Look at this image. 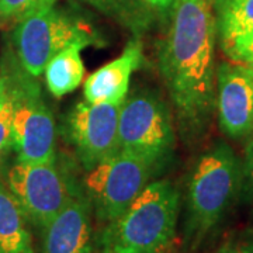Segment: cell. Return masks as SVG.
<instances>
[{
    "label": "cell",
    "instance_id": "6da1fadb",
    "mask_svg": "<svg viewBox=\"0 0 253 253\" xmlns=\"http://www.w3.org/2000/svg\"><path fill=\"white\" fill-rule=\"evenodd\" d=\"M217 26L211 0H174L158 65L184 139H199L215 111Z\"/></svg>",
    "mask_w": 253,
    "mask_h": 253
},
{
    "label": "cell",
    "instance_id": "7a4b0ae2",
    "mask_svg": "<svg viewBox=\"0 0 253 253\" xmlns=\"http://www.w3.org/2000/svg\"><path fill=\"white\" fill-rule=\"evenodd\" d=\"M181 194L169 179L148 183L136 199L106 224L101 253H168L177 235Z\"/></svg>",
    "mask_w": 253,
    "mask_h": 253
},
{
    "label": "cell",
    "instance_id": "3957f363",
    "mask_svg": "<svg viewBox=\"0 0 253 253\" xmlns=\"http://www.w3.org/2000/svg\"><path fill=\"white\" fill-rule=\"evenodd\" d=\"M1 87L13 104V152L17 161L46 163L56 159V123L37 78L7 49L0 58Z\"/></svg>",
    "mask_w": 253,
    "mask_h": 253
},
{
    "label": "cell",
    "instance_id": "277c9868",
    "mask_svg": "<svg viewBox=\"0 0 253 253\" xmlns=\"http://www.w3.org/2000/svg\"><path fill=\"white\" fill-rule=\"evenodd\" d=\"M242 181V163L228 144L217 142L200 155L186 193V231L193 244H199L224 218Z\"/></svg>",
    "mask_w": 253,
    "mask_h": 253
},
{
    "label": "cell",
    "instance_id": "5b68a950",
    "mask_svg": "<svg viewBox=\"0 0 253 253\" xmlns=\"http://www.w3.org/2000/svg\"><path fill=\"white\" fill-rule=\"evenodd\" d=\"M11 41L20 65L34 78H40L48 61L68 46L78 44L86 49L106 45L104 37L93 24L56 6L18 21Z\"/></svg>",
    "mask_w": 253,
    "mask_h": 253
},
{
    "label": "cell",
    "instance_id": "8992f818",
    "mask_svg": "<svg viewBox=\"0 0 253 253\" xmlns=\"http://www.w3.org/2000/svg\"><path fill=\"white\" fill-rule=\"evenodd\" d=\"M176 149L173 116L152 90H138L124 100L118 118V151L142 159L156 176L166 169Z\"/></svg>",
    "mask_w": 253,
    "mask_h": 253
},
{
    "label": "cell",
    "instance_id": "52a82bcc",
    "mask_svg": "<svg viewBox=\"0 0 253 253\" xmlns=\"http://www.w3.org/2000/svg\"><path fill=\"white\" fill-rule=\"evenodd\" d=\"M1 177L24 217L38 229H42L83 190L75 163L61 155L46 163L17 161Z\"/></svg>",
    "mask_w": 253,
    "mask_h": 253
},
{
    "label": "cell",
    "instance_id": "ba28073f",
    "mask_svg": "<svg viewBox=\"0 0 253 253\" xmlns=\"http://www.w3.org/2000/svg\"><path fill=\"white\" fill-rule=\"evenodd\" d=\"M154 176L142 159L117 151L90 169L82 170L81 184L93 217L109 224L136 199Z\"/></svg>",
    "mask_w": 253,
    "mask_h": 253
},
{
    "label": "cell",
    "instance_id": "9c48e42d",
    "mask_svg": "<svg viewBox=\"0 0 253 253\" xmlns=\"http://www.w3.org/2000/svg\"><path fill=\"white\" fill-rule=\"evenodd\" d=\"M121 104L89 103L84 100L66 114L63 132L75 149L82 170L90 169L118 151Z\"/></svg>",
    "mask_w": 253,
    "mask_h": 253
},
{
    "label": "cell",
    "instance_id": "30bf717a",
    "mask_svg": "<svg viewBox=\"0 0 253 253\" xmlns=\"http://www.w3.org/2000/svg\"><path fill=\"white\" fill-rule=\"evenodd\" d=\"M215 110L221 131L232 139L253 136V72L245 63L222 62L215 75Z\"/></svg>",
    "mask_w": 253,
    "mask_h": 253
},
{
    "label": "cell",
    "instance_id": "8fae6325",
    "mask_svg": "<svg viewBox=\"0 0 253 253\" xmlns=\"http://www.w3.org/2000/svg\"><path fill=\"white\" fill-rule=\"evenodd\" d=\"M41 231L42 253H94L93 211L83 190Z\"/></svg>",
    "mask_w": 253,
    "mask_h": 253
},
{
    "label": "cell",
    "instance_id": "7c38bea8",
    "mask_svg": "<svg viewBox=\"0 0 253 253\" xmlns=\"http://www.w3.org/2000/svg\"><path fill=\"white\" fill-rule=\"evenodd\" d=\"M142 61L144 49L139 38L129 40L116 59L103 65L84 81V100L89 103L121 104L126 99L131 76L141 68Z\"/></svg>",
    "mask_w": 253,
    "mask_h": 253
},
{
    "label": "cell",
    "instance_id": "4fadbf2b",
    "mask_svg": "<svg viewBox=\"0 0 253 253\" xmlns=\"http://www.w3.org/2000/svg\"><path fill=\"white\" fill-rule=\"evenodd\" d=\"M0 253H34L33 236L16 199L0 174Z\"/></svg>",
    "mask_w": 253,
    "mask_h": 253
},
{
    "label": "cell",
    "instance_id": "5bb4252c",
    "mask_svg": "<svg viewBox=\"0 0 253 253\" xmlns=\"http://www.w3.org/2000/svg\"><path fill=\"white\" fill-rule=\"evenodd\" d=\"M82 45H71L52 56L44 68L46 87L49 93L61 99L76 90L84 76V65L82 59Z\"/></svg>",
    "mask_w": 253,
    "mask_h": 253
},
{
    "label": "cell",
    "instance_id": "9a60e30c",
    "mask_svg": "<svg viewBox=\"0 0 253 253\" xmlns=\"http://www.w3.org/2000/svg\"><path fill=\"white\" fill-rule=\"evenodd\" d=\"M212 10L221 46L253 33V0H214Z\"/></svg>",
    "mask_w": 253,
    "mask_h": 253
},
{
    "label": "cell",
    "instance_id": "2e32d148",
    "mask_svg": "<svg viewBox=\"0 0 253 253\" xmlns=\"http://www.w3.org/2000/svg\"><path fill=\"white\" fill-rule=\"evenodd\" d=\"M91 7L101 11L103 14L109 16L126 24L131 30H142L145 21L139 10L136 9L135 0H82Z\"/></svg>",
    "mask_w": 253,
    "mask_h": 253
},
{
    "label": "cell",
    "instance_id": "e0dca14e",
    "mask_svg": "<svg viewBox=\"0 0 253 253\" xmlns=\"http://www.w3.org/2000/svg\"><path fill=\"white\" fill-rule=\"evenodd\" d=\"M58 0H0V26H16L23 18L55 6Z\"/></svg>",
    "mask_w": 253,
    "mask_h": 253
},
{
    "label": "cell",
    "instance_id": "ac0fdd59",
    "mask_svg": "<svg viewBox=\"0 0 253 253\" xmlns=\"http://www.w3.org/2000/svg\"><path fill=\"white\" fill-rule=\"evenodd\" d=\"M11 126H13V104L9 93L1 87L0 90V169L3 168L4 161L13 151Z\"/></svg>",
    "mask_w": 253,
    "mask_h": 253
},
{
    "label": "cell",
    "instance_id": "d6986e66",
    "mask_svg": "<svg viewBox=\"0 0 253 253\" xmlns=\"http://www.w3.org/2000/svg\"><path fill=\"white\" fill-rule=\"evenodd\" d=\"M224 52L234 62L249 63L253 61V33L239 37L222 46Z\"/></svg>",
    "mask_w": 253,
    "mask_h": 253
},
{
    "label": "cell",
    "instance_id": "ffe728a7",
    "mask_svg": "<svg viewBox=\"0 0 253 253\" xmlns=\"http://www.w3.org/2000/svg\"><path fill=\"white\" fill-rule=\"evenodd\" d=\"M242 170H244V179H246L251 193L253 194V136L249 139V144L246 146Z\"/></svg>",
    "mask_w": 253,
    "mask_h": 253
},
{
    "label": "cell",
    "instance_id": "44dd1931",
    "mask_svg": "<svg viewBox=\"0 0 253 253\" xmlns=\"http://www.w3.org/2000/svg\"><path fill=\"white\" fill-rule=\"evenodd\" d=\"M221 253H253V239L232 245Z\"/></svg>",
    "mask_w": 253,
    "mask_h": 253
},
{
    "label": "cell",
    "instance_id": "7402d4cb",
    "mask_svg": "<svg viewBox=\"0 0 253 253\" xmlns=\"http://www.w3.org/2000/svg\"><path fill=\"white\" fill-rule=\"evenodd\" d=\"M146 3L148 6L154 7V9H159V10H168L170 9L174 3V0H141Z\"/></svg>",
    "mask_w": 253,
    "mask_h": 253
},
{
    "label": "cell",
    "instance_id": "603a6c76",
    "mask_svg": "<svg viewBox=\"0 0 253 253\" xmlns=\"http://www.w3.org/2000/svg\"><path fill=\"white\" fill-rule=\"evenodd\" d=\"M245 65H246V66H249V69H251V71L253 72V61H252V62H249V63H245Z\"/></svg>",
    "mask_w": 253,
    "mask_h": 253
},
{
    "label": "cell",
    "instance_id": "cb8c5ba5",
    "mask_svg": "<svg viewBox=\"0 0 253 253\" xmlns=\"http://www.w3.org/2000/svg\"><path fill=\"white\" fill-rule=\"evenodd\" d=\"M0 90H1V82H0Z\"/></svg>",
    "mask_w": 253,
    "mask_h": 253
},
{
    "label": "cell",
    "instance_id": "d4e9b609",
    "mask_svg": "<svg viewBox=\"0 0 253 253\" xmlns=\"http://www.w3.org/2000/svg\"><path fill=\"white\" fill-rule=\"evenodd\" d=\"M212 1H214V0H211V3H212Z\"/></svg>",
    "mask_w": 253,
    "mask_h": 253
}]
</instances>
